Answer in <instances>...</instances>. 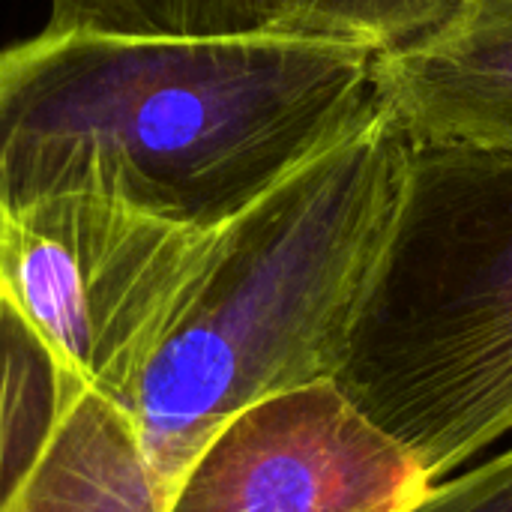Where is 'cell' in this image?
<instances>
[{
    "label": "cell",
    "mask_w": 512,
    "mask_h": 512,
    "mask_svg": "<svg viewBox=\"0 0 512 512\" xmlns=\"http://www.w3.org/2000/svg\"><path fill=\"white\" fill-rule=\"evenodd\" d=\"M405 512H512V447L477 468L432 483Z\"/></svg>",
    "instance_id": "cell-10"
},
{
    "label": "cell",
    "mask_w": 512,
    "mask_h": 512,
    "mask_svg": "<svg viewBox=\"0 0 512 512\" xmlns=\"http://www.w3.org/2000/svg\"><path fill=\"white\" fill-rule=\"evenodd\" d=\"M462 0H279L273 27L396 48L441 24Z\"/></svg>",
    "instance_id": "cell-8"
},
{
    "label": "cell",
    "mask_w": 512,
    "mask_h": 512,
    "mask_svg": "<svg viewBox=\"0 0 512 512\" xmlns=\"http://www.w3.org/2000/svg\"><path fill=\"white\" fill-rule=\"evenodd\" d=\"M411 159L378 108L216 231L165 339L117 402L174 492L243 408L336 375Z\"/></svg>",
    "instance_id": "cell-2"
},
{
    "label": "cell",
    "mask_w": 512,
    "mask_h": 512,
    "mask_svg": "<svg viewBox=\"0 0 512 512\" xmlns=\"http://www.w3.org/2000/svg\"><path fill=\"white\" fill-rule=\"evenodd\" d=\"M216 231L102 195L0 210V300L69 381L120 402L204 270Z\"/></svg>",
    "instance_id": "cell-4"
},
{
    "label": "cell",
    "mask_w": 512,
    "mask_h": 512,
    "mask_svg": "<svg viewBox=\"0 0 512 512\" xmlns=\"http://www.w3.org/2000/svg\"><path fill=\"white\" fill-rule=\"evenodd\" d=\"M429 486L417 459L324 378L234 414L165 512H405Z\"/></svg>",
    "instance_id": "cell-5"
},
{
    "label": "cell",
    "mask_w": 512,
    "mask_h": 512,
    "mask_svg": "<svg viewBox=\"0 0 512 512\" xmlns=\"http://www.w3.org/2000/svg\"><path fill=\"white\" fill-rule=\"evenodd\" d=\"M378 48L306 30H42L0 51V210L102 195L216 231L381 108Z\"/></svg>",
    "instance_id": "cell-1"
},
{
    "label": "cell",
    "mask_w": 512,
    "mask_h": 512,
    "mask_svg": "<svg viewBox=\"0 0 512 512\" xmlns=\"http://www.w3.org/2000/svg\"><path fill=\"white\" fill-rule=\"evenodd\" d=\"M333 381L441 483L512 432V153L414 144Z\"/></svg>",
    "instance_id": "cell-3"
},
{
    "label": "cell",
    "mask_w": 512,
    "mask_h": 512,
    "mask_svg": "<svg viewBox=\"0 0 512 512\" xmlns=\"http://www.w3.org/2000/svg\"><path fill=\"white\" fill-rule=\"evenodd\" d=\"M378 99L414 144L512 153V0H462L378 54Z\"/></svg>",
    "instance_id": "cell-7"
},
{
    "label": "cell",
    "mask_w": 512,
    "mask_h": 512,
    "mask_svg": "<svg viewBox=\"0 0 512 512\" xmlns=\"http://www.w3.org/2000/svg\"><path fill=\"white\" fill-rule=\"evenodd\" d=\"M168 501L132 417L57 375L0 300V512H165Z\"/></svg>",
    "instance_id": "cell-6"
},
{
    "label": "cell",
    "mask_w": 512,
    "mask_h": 512,
    "mask_svg": "<svg viewBox=\"0 0 512 512\" xmlns=\"http://www.w3.org/2000/svg\"><path fill=\"white\" fill-rule=\"evenodd\" d=\"M45 30L189 36V0H51Z\"/></svg>",
    "instance_id": "cell-9"
},
{
    "label": "cell",
    "mask_w": 512,
    "mask_h": 512,
    "mask_svg": "<svg viewBox=\"0 0 512 512\" xmlns=\"http://www.w3.org/2000/svg\"><path fill=\"white\" fill-rule=\"evenodd\" d=\"M279 0H189V33H237L273 27Z\"/></svg>",
    "instance_id": "cell-11"
}]
</instances>
